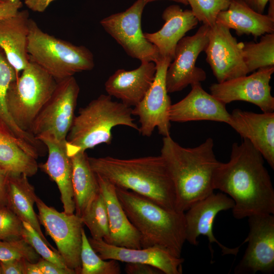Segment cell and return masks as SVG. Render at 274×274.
Wrapping results in <instances>:
<instances>
[{
	"mask_svg": "<svg viewBox=\"0 0 274 274\" xmlns=\"http://www.w3.org/2000/svg\"><path fill=\"white\" fill-rule=\"evenodd\" d=\"M41 258L33 248L22 238L0 240V261L24 259L36 263Z\"/></svg>",
	"mask_w": 274,
	"mask_h": 274,
	"instance_id": "e575fe53",
	"label": "cell"
},
{
	"mask_svg": "<svg viewBox=\"0 0 274 274\" xmlns=\"http://www.w3.org/2000/svg\"><path fill=\"white\" fill-rule=\"evenodd\" d=\"M84 225L89 229L91 237L103 239L109 244L110 232L106 204L100 192L81 216Z\"/></svg>",
	"mask_w": 274,
	"mask_h": 274,
	"instance_id": "4dcf8cb0",
	"label": "cell"
},
{
	"mask_svg": "<svg viewBox=\"0 0 274 274\" xmlns=\"http://www.w3.org/2000/svg\"><path fill=\"white\" fill-rule=\"evenodd\" d=\"M37 264L42 274H76L74 270L61 267L42 258L37 262Z\"/></svg>",
	"mask_w": 274,
	"mask_h": 274,
	"instance_id": "74e56055",
	"label": "cell"
},
{
	"mask_svg": "<svg viewBox=\"0 0 274 274\" xmlns=\"http://www.w3.org/2000/svg\"><path fill=\"white\" fill-rule=\"evenodd\" d=\"M164 24L153 33H144L145 38L157 49L160 58L173 60L178 43L198 24V20L191 10H183L179 5L167 7L162 14Z\"/></svg>",
	"mask_w": 274,
	"mask_h": 274,
	"instance_id": "7402d4cb",
	"label": "cell"
},
{
	"mask_svg": "<svg viewBox=\"0 0 274 274\" xmlns=\"http://www.w3.org/2000/svg\"><path fill=\"white\" fill-rule=\"evenodd\" d=\"M273 72L274 66H268L250 75L214 83L210 87V93L225 105L245 101L257 106L263 112H273L274 97L269 84Z\"/></svg>",
	"mask_w": 274,
	"mask_h": 274,
	"instance_id": "4fadbf2b",
	"label": "cell"
},
{
	"mask_svg": "<svg viewBox=\"0 0 274 274\" xmlns=\"http://www.w3.org/2000/svg\"><path fill=\"white\" fill-rule=\"evenodd\" d=\"M231 147L229 160L220 162L213 177L214 189L229 196L236 219L274 214V189L264 159L252 144L243 139Z\"/></svg>",
	"mask_w": 274,
	"mask_h": 274,
	"instance_id": "6da1fadb",
	"label": "cell"
},
{
	"mask_svg": "<svg viewBox=\"0 0 274 274\" xmlns=\"http://www.w3.org/2000/svg\"><path fill=\"white\" fill-rule=\"evenodd\" d=\"M148 3L136 0L125 11L102 19L100 24L126 53L141 62L155 63L160 58L156 47L145 37L142 30L143 10Z\"/></svg>",
	"mask_w": 274,
	"mask_h": 274,
	"instance_id": "30bf717a",
	"label": "cell"
},
{
	"mask_svg": "<svg viewBox=\"0 0 274 274\" xmlns=\"http://www.w3.org/2000/svg\"><path fill=\"white\" fill-rule=\"evenodd\" d=\"M249 232L244 243L248 245L234 269L236 274L270 273L274 269V216L272 214L248 217Z\"/></svg>",
	"mask_w": 274,
	"mask_h": 274,
	"instance_id": "5bb4252c",
	"label": "cell"
},
{
	"mask_svg": "<svg viewBox=\"0 0 274 274\" xmlns=\"http://www.w3.org/2000/svg\"><path fill=\"white\" fill-rule=\"evenodd\" d=\"M155 73L156 64L151 61L141 62L138 68L131 71L119 69L105 82V90L108 95L126 106L135 107L150 88Z\"/></svg>",
	"mask_w": 274,
	"mask_h": 274,
	"instance_id": "44dd1931",
	"label": "cell"
},
{
	"mask_svg": "<svg viewBox=\"0 0 274 274\" xmlns=\"http://www.w3.org/2000/svg\"><path fill=\"white\" fill-rule=\"evenodd\" d=\"M88 159L92 170L116 187L135 192L168 210L176 211L174 185L160 155Z\"/></svg>",
	"mask_w": 274,
	"mask_h": 274,
	"instance_id": "3957f363",
	"label": "cell"
},
{
	"mask_svg": "<svg viewBox=\"0 0 274 274\" xmlns=\"http://www.w3.org/2000/svg\"><path fill=\"white\" fill-rule=\"evenodd\" d=\"M169 58H160L155 63L154 80L143 99L132 109L133 116L139 119V132L150 137L155 128L163 136L170 135V121L169 111L172 105L167 91L165 76L169 64Z\"/></svg>",
	"mask_w": 274,
	"mask_h": 274,
	"instance_id": "8fae6325",
	"label": "cell"
},
{
	"mask_svg": "<svg viewBox=\"0 0 274 274\" xmlns=\"http://www.w3.org/2000/svg\"><path fill=\"white\" fill-rule=\"evenodd\" d=\"M57 83L55 78L30 58L21 75L10 85L6 95L8 112L21 129L31 133L35 119Z\"/></svg>",
	"mask_w": 274,
	"mask_h": 274,
	"instance_id": "52a82bcc",
	"label": "cell"
},
{
	"mask_svg": "<svg viewBox=\"0 0 274 274\" xmlns=\"http://www.w3.org/2000/svg\"><path fill=\"white\" fill-rule=\"evenodd\" d=\"M24 174L9 175L7 182L8 207L22 221L29 223L43 239L53 247L44 235L38 215L33 209L37 195L34 187Z\"/></svg>",
	"mask_w": 274,
	"mask_h": 274,
	"instance_id": "4316f807",
	"label": "cell"
},
{
	"mask_svg": "<svg viewBox=\"0 0 274 274\" xmlns=\"http://www.w3.org/2000/svg\"><path fill=\"white\" fill-rule=\"evenodd\" d=\"M249 7L255 12L263 14L269 0H242Z\"/></svg>",
	"mask_w": 274,
	"mask_h": 274,
	"instance_id": "7bdbcfd3",
	"label": "cell"
},
{
	"mask_svg": "<svg viewBox=\"0 0 274 274\" xmlns=\"http://www.w3.org/2000/svg\"><path fill=\"white\" fill-rule=\"evenodd\" d=\"M228 124L248 140L274 169V113H256L233 110Z\"/></svg>",
	"mask_w": 274,
	"mask_h": 274,
	"instance_id": "ac0fdd59",
	"label": "cell"
},
{
	"mask_svg": "<svg viewBox=\"0 0 274 274\" xmlns=\"http://www.w3.org/2000/svg\"><path fill=\"white\" fill-rule=\"evenodd\" d=\"M57 0H24L26 7L31 11L36 12H44L50 4Z\"/></svg>",
	"mask_w": 274,
	"mask_h": 274,
	"instance_id": "b9f144b4",
	"label": "cell"
},
{
	"mask_svg": "<svg viewBox=\"0 0 274 274\" xmlns=\"http://www.w3.org/2000/svg\"><path fill=\"white\" fill-rule=\"evenodd\" d=\"M216 22L234 29L238 36L257 38L274 33V19L253 10L242 0H232L228 8L218 14Z\"/></svg>",
	"mask_w": 274,
	"mask_h": 274,
	"instance_id": "484cf974",
	"label": "cell"
},
{
	"mask_svg": "<svg viewBox=\"0 0 274 274\" xmlns=\"http://www.w3.org/2000/svg\"><path fill=\"white\" fill-rule=\"evenodd\" d=\"M233 200L223 193L214 192L207 197L195 202L184 212L186 241L191 245L198 244L197 238L201 235L207 236L209 242V248L213 257L212 244H217L221 248L223 255L238 253L239 247L230 248L220 243L213 233V227L217 214L223 211L232 209Z\"/></svg>",
	"mask_w": 274,
	"mask_h": 274,
	"instance_id": "2e32d148",
	"label": "cell"
},
{
	"mask_svg": "<svg viewBox=\"0 0 274 274\" xmlns=\"http://www.w3.org/2000/svg\"><path fill=\"white\" fill-rule=\"evenodd\" d=\"M22 238L33 248L41 258L61 267L68 268L57 250L47 244L29 223L25 221H22Z\"/></svg>",
	"mask_w": 274,
	"mask_h": 274,
	"instance_id": "d6a6232c",
	"label": "cell"
},
{
	"mask_svg": "<svg viewBox=\"0 0 274 274\" xmlns=\"http://www.w3.org/2000/svg\"><path fill=\"white\" fill-rule=\"evenodd\" d=\"M6 0H0V3L4 2L6 1Z\"/></svg>",
	"mask_w": 274,
	"mask_h": 274,
	"instance_id": "7dc6e473",
	"label": "cell"
},
{
	"mask_svg": "<svg viewBox=\"0 0 274 274\" xmlns=\"http://www.w3.org/2000/svg\"><path fill=\"white\" fill-rule=\"evenodd\" d=\"M9 174L0 168V209L7 207V182Z\"/></svg>",
	"mask_w": 274,
	"mask_h": 274,
	"instance_id": "60d3db41",
	"label": "cell"
},
{
	"mask_svg": "<svg viewBox=\"0 0 274 274\" xmlns=\"http://www.w3.org/2000/svg\"><path fill=\"white\" fill-rule=\"evenodd\" d=\"M22 221L8 207L0 209V240L22 238Z\"/></svg>",
	"mask_w": 274,
	"mask_h": 274,
	"instance_id": "d590c367",
	"label": "cell"
},
{
	"mask_svg": "<svg viewBox=\"0 0 274 274\" xmlns=\"http://www.w3.org/2000/svg\"><path fill=\"white\" fill-rule=\"evenodd\" d=\"M75 214L81 217L95 197L100 187L95 173L91 169L85 152L71 157Z\"/></svg>",
	"mask_w": 274,
	"mask_h": 274,
	"instance_id": "83f0119b",
	"label": "cell"
},
{
	"mask_svg": "<svg viewBox=\"0 0 274 274\" xmlns=\"http://www.w3.org/2000/svg\"><path fill=\"white\" fill-rule=\"evenodd\" d=\"M27 51L30 58L57 81L90 71L94 66L92 53L44 32L33 19L29 20Z\"/></svg>",
	"mask_w": 274,
	"mask_h": 274,
	"instance_id": "8992f818",
	"label": "cell"
},
{
	"mask_svg": "<svg viewBox=\"0 0 274 274\" xmlns=\"http://www.w3.org/2000/svg\"><path fill=\"white\" fill-rule=\"evenodd\" d=\"M92 248L104 260L151 265L165 274H181L184 259L159 247L129 248L108 244L103 239L88 238Z\"/></svg>",
	"mask_w": 274,
	"mask_h": 274,
	"instance_id": "e0dca14e",
	"label": "cell"
},
{
	"mask_svg": "<svg viewBox=\"0 0 274 274\" xmlns=\"http://www.w3.org/2000/svg\"><path fill=\"white\" fill-rule=\"evenodd\" d=\"M191 86V91L184 98L171 105L169 111L170 121L208 120L228 124L230 113L226 109V105L206 92L200 83Z\"/></svg>",
	"mask_w": 274,
	"mask_h": 274,
	"instance_id": "d6986e66",
	"label": "cell"
},
{
	"mask_svg": "<svg viewBox=\"0 0 274 274\" xmlns=\"http://www.w3.org/2000/svg\"><path fill=\"white\" fill-rule=\"evenodd\" d=\"M156 1H160V0H146L147 3L149 2ZM168 1H174L177 3L182 4L185 5H188V3L186 0H168Z\"/></svg>",
	"mask_w": 274,
	"mask_h": 274,
	"instance_id": "bcb514c9",
	"label": "cell"
},
{
	"mask_svg": "<svg viewBox=\"0 0 274 274\" xmlns=\"http://www.w3.org/2000/svg\"><path fill=\"white\" fill-rule=\"evenodd\" d=\"M29 12L19 11L16 14L0 20V48L19 76L28 64Z\"/></svg>",
	"mask_w": 274,
	"mask_h": 274,
	"instance_id": "d4e9b609",
	"label": "cell"
},
{
	"mask_svg": "<svg viewBox=\"0 0 274 274\" xmlns=\"http://www.w3.org/2000/svg\"><path fill=\"white\" fill-rule=\"evenodd\" d=\"M79 92L74 76L57 81L53 93L35 119L31 133L36 138L47 135L59 141H65L75 118Z\"/></svg>",
	"mask_w": 274,
	"mask_h": 274,
	"instance_id": "ba28073f",
	"label": "cell"
},
{
	"mask_svg": "<svg viewBox=\"0 0 274 274\" xmlns=\"http://www.w3.org/2000/svg\"><path fill=\"white\" fill-rule=\"evenodd\" d=\"M26 261L13 259L0 261L2 274H25Z\"/></svg>",
	"mask_w": 274,
	"mask_h": 274,
	"instance_id": "8d00e7d4",
	"label": "cell"
},
{
	"mask_svg": "<svg viewBox=\"0 0 274 274\" xmlns=\"http://www.w3.org/2000/svg\"><path fill=\"white\" fill-rule=\"evenodd\" d=\"M239 44L249 73L261 68L274 66V33L262 35L258 43Z\"/></svg>",
	"mask_w": 274,
	"mask_h": 274,
	"instance_id": "f546056e",
	"label": "cell"
},
{
	"mask_svg": "<svg viewBox=\"0 0 274 274\" xmlns=\"http://www.w3.org/2000/svg\"><path fill=\"white\" fill-rule=\"evenodd\" d=\"M199 22L209 27L216 22L218 14L226 10L232 0H186Z\"/></svg>",
	"mask_w": 274,
	"mask_h": 274,
	"instance_id": "836d02e7",
	"label": "cell"
},
{
	"mask_svg": "<svg viewBox=\"0 0 274 274\" xmlns=\"http://www.w3.org/2000/svg\"><path fill=\"white\" fill-rule=\"evenodd\" d=\"M35 203L40 224L55 243L57 250L68 268L80 274L81 268V251L83 223L75 214L59 212L47 206L37 196Z\"/></svg>",
	"mask_w": 274,
	"mask_h": 274,
	"instance_id": "9c48e42d",
	"label": "cell"
},
{
	"mask_svg": "<svg viewBox=\"0 0 274 274\" xmlns=\"http://www.w3.org/2000/svg\"><path fill=\"white\" fill-rule=\"evenodd\" d=\"M213 148L211 138L195 147L185 148L170 135L163 136L160 155L174 185L176 211L184 213L214 192V174L220 161Z\"/></svg>",
	"mask_w": 274,
	"mask_h": 274,
	"instance_id": "7a4b0ae2",
	"label": "cell"
},
{
	"mask_svg": "<svg viewBox=\"0 0 274 274\" xmlns=\"http://www.w3.org/2000/svg\"><path fill=\"white\" fill-rule=\"evenodd\" d=\"M19 76L0 48V132L15 142L26 153L38 158L43 150L42 142L31 133L21 129L11 117L6 95L11 83Z\"/></svg>",
	"mask_w": 274,
	"mask_h": 274,
	"instance_id": "603a6c76",
	"label": "cell"
},
{
	"mask_svg": "<svg viewBox=\"0 0 274 274\" xmlns=\"http://www.w3.org/2000/svg\"><path fill=\"white\" fill-rule=\"evenodd\" d=\"M22 7L21 0H6L0 3V20L16 14Z\"/></svg>",
	"mask_w": 274,
	"mask_h": 274,
	"instance_id": "ab89813d",
	"label": "cell"
},
{
	"mask_svg": "<svg viewBox=\"0 0 274 274\" xmlns=\"http://www.w3.org/2000/svg\"><path fill=\"white\" fill-rule=\"evenodd\" d=\"M124 270L127 274H159L162 273L158 268L147 264L126 263Z\"/></svg>",
	"mask_w": 274,
	"mask_h": 274,
	"instance_id": "f35d334b",
	"label": "cell"
},
{
	"mask_svg": "<svg viewBox=\"0 0 274 274\" xmlns=\"http://www.w3.org/2000/svg\"><path fill=\"white\" fill-rule=\"evenodd\" d=\"M0 274H2V271H1V265H0Z\"/></svg>",
	"mask_w": 274,
	"mask_h": 274,
	"instance_id": "c3c4849f",
	"label": "cell"
},
{
	"mask_svg": "<svg viewBox=\"0 0 274 274\" xmlns=\"http://www.w3.org/2000/svg\"><path fill=\"white\" fill-rule=\"evenodd\" d=\"M96 175L107 210L110 232L109 244L129 248H142L140 235L122 207L116 194V186L106 178Z\"/></svg>",
	"mask_w": 274,
	"mask_h": 274,
	"instance_id": "cb8c5ba5",
	"label": "cell"
},
{
	"mask_svg": "<svg viewBox=\"0 0 274 274\" xmlns=\"http://www.w3.org/2000/svg\"><path fill=\"white\" fill-rule=\"evenodd\" d=\"M47 148L48 157L39 167L54 181L60 193L63 212L74 214L75 210L72 183V162L67 155L65 141H59L47 135L36 138Z\"/></svg>",
	"mask_w": 274,
	"mask_h": 274,
	"instance_id": "ffe728a7",
	"label": "cell"
},
{
	"mask_svg": "<svg viewBox=\"0 0 274 274\" xmlns=\"http://www.w3.org/2000/svg\"><path fill=\"white\" fill-rule=\"evenodd\" d=\"M209 28L203 24L193 36L184 37L178 43L173 61L169 64L166 73L168 93L181 91L189 85L206 79L204 71L195 64L198 56L208 44Z\"/></svg>",
	"mask_w": 274,
	"mask_h": 274,
	"instance_id": "7c38bea8",
	"label": "cell"
},
{
	"mask_svg": "<svg viewBox=\"0 0 274 274\" xmlns=\"http://www.w3.org/2000/svg\"><path fill=\"white\" fill-rule=\"evenodd\" d=\"M267 15L274 19V0H269Z\"/></svg>",
	"mask_w": 274,
	"mask_h": 274,
	"instance_id": "f6af8a7d",
	"label": "cell"
},
{
	"mask_svg": "<svg viewBox=\"0 0 274 274\" xmlns=\"http://www.w3.org/2000/svg\"><path fill=\"white\" fill-rule=\"evenodd\" d=\"M0 168L9 175L31 177L37 173L36 159L0 132Z\"/></svg>",
	"mask_w": 274,
	"mask_h": 274,
	"instance_id": "f1b7e54d",
	"label": "cell"
},
{
	"mask_svg": "<svg viewBox=\"0 0 274 274\" xmlns=\"http://www.w3.org/2000/svg\"><path fill=\"white\" fill-rule=\"evenodd\" d=\"M132 116L131 107L113 101L108 94H101L80 108L75 117L66 138L67 155L71 157L99 144H110L115 126H126L139 131Z\"/></svg>",
	"mask_w": 274,
	"mask_h": 274,
	"instance_id": "5b68a950",
	"label": "cell"
},
{
	"mask_svg": "<svg viewBox=\"0 0 274 274\" xmlns=\"http://www.w3.org/2000/svg\"><path fill=\"white\" fill-rule=\"evenodd\" d=\"M209 41L204 50L206 60L218 83L249 74L239 42L224 25L216 22L210 27Z\"/></svg>",
	"mask_w": 274,
	"mask_h": 274,
	"instance_id": "9a60e30c",
	"label": "cell"
},
{
	"mask_svg": "<svg viewBox=\"0 0 274 274\" xmlns=\"http://www.w3.org/2000/svg\"><path fill=\"white\" fill-rule=\"evenodd\" d=\"M129 221L140 235L142 248L159 247L181 257L185 238L184 213L168 210L135 192L116 187Z\"/></svg>",
	"mask_w": 274,
	"mask_h": 274,
	"instance_id": "277c9868",
	"label": "cell"
},
{
	"mask_svg": "<svg viewBox=\"0 0 274 274\" xmlns=\"http://www.w3.org/2000/svg\"><path fill=\"white\" fill-rule=\"evenodd\" d=\"M25 274H42L37 262L32 263L26 261Z\"/></svg>",
	"mask_w": 274,
	"mask_h": 274,
	"instance_id": "ee69618b",
	"label": "cell"
},
{
	"mask_svg": "<svg viewBox=\"0 0 274 274\" xmlns=\"http://www.w3.org/2000/svg\"><path fill=\"white\" fill-rule=\"evenodd\" d=\"M81 268L80 274H119L118 261L102 259L92 248L84 228L82 231Z\"/></svg>",
	"mask_w": 274,
	"mask_h": 274,
	"instance_id": "1f68e13d",
	"label": "cell"
}]
</instances>
